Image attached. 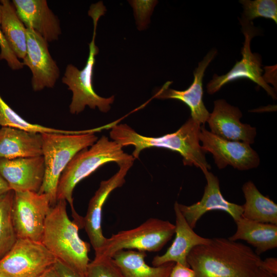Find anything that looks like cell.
I'll return each instance as SVG.
<instances>
[{"mask_svg": "<svg viewBox=\"0 0 277 277\" xmlns=\"http://www.w3.org/2000/svg\"><path fill=\"white\" fill-rule=\"evenodd\" d=\"M207 184L201 200L191 205L178 204L179 208L190 226L194 229L198 221L206 213L220 210L229 214L235 222L242 217V205L227 201L222 195L218 178L207 171L204 173Z\"/></svg>", "mask_w": 277, "mask_h": 277, "instance_id": "obj_16", "label": "cell"}, {"mask_svg": "<svg viewBox=\"0 0 277 277\" xmlns=\"http://www.w3.org/2000/svg\"><path fill=\"white\" fill-rule=\"evenodd\" d=\"M133 162L122 164L119 166V170L115 174L109 179L102 181L89 202L83 224L95 252L102 248L106 240L103 234L102 228L103 206L110 194L125 183V176Z\"/></svg>", "mask_w": 277, "mask_h": 277, "instance_id": "obj_13", "label": "cell"}, {"mask_svg": "<svg viewBox=\"0 0 277 277\" xmlns=\"http://www.w3.org/2000/svg\"><path fill=\"white\" fill-rule=\"evenodd\" d=\"M0 126L23 130L27 132L44 133L74 134L75 131L57 129L26 121L14 111L0 94Z\"/></svg>", "mask_w": 277, "mask_h": 277, "instance_id": "obj_26", "label": "cell"}, {"mask_svg": "<svg viewBox=\"0 0 277 277\" xmlns=\"http://www.w3.org/2000/svg\"><path fill=\"white\" fill-rule=\"evenodd\" d=\"M51 207L46 194L14 191L11 216L17 238L41 242L45 220Z\"/></svg>", "mask_w": 277, "mask_h": 277, "instance_id": "obj_8", "label": "cell"}, {"mask_svg": "<svg viewBox=\"0 0 277 277\" xmlns=\"http://www.w3.org/2000/svg\"><path fill=\"white\" fill-rule=\"evenodd\" d=\"M243 12L242 17L245 20L252 21L259 17L272 19L277 24L276 0H241Z\"/></svg>", "mask_w": 277, "mask_h": 277, "instance_id": "obj_27", "label": "cell"}, {"mask_svg": "<svg viewBox=\"0 0 277 277\" xmlns=\"http://www.w3.org/2000/svg\"><path fill=\"white\" fill-rule=\"evenodd\" d=\"M48 42L33 30L27 28V51L22 62L31 71L34 91L54 87L60 70L49 50Z\"/></svg>", "mask_w": 277, "mask_h": 277, "instance_id": "obj_12", "label": "cell"}, {"mask_svg": "<svg viewBox=\"0 0 277 277\" xmlns=\"http://www.w3.org/2000/svg\"><path fill=\"white\" fill-rule=\"evenodd\" d=\"M203 150L211 153L218 168L228 165L239 170H247L257 167L260 158L250 145L220 137L207 130L201 125L199 134Z\"/></svg>", "mask_w": 277, "mask_h": 277, "instance_id": "obj_11", "label": "cell"}, {"mask_svg": "<svg viewBox=\"0 0 277 277\" xmlns=\"http://www.w3.org/2000/svg\"><path fill=\"white\" fill-rule=\"evenodd\" d=\"M102 129H90L78 134H42L45 175L38 192L48 196L51 207L57 202V186L63 172L76 154L96 142L98 137L94 133Z\"/></svg>", "mask_w": 277, "mask_h": 277, "instance_id": "obj_5", "label": "cell"}, {"mask_svg": "<svg viewBox=\"0 0 277 277\" xmlns=\"http://www.w3.org/2000/svg\"><path fill=\"white\" fill-rule=\"evenodd\" d=\"M191 117L175 132L159 137H148L137 133L127 124H114L110 131L112 140L122 147L133 146L132 155L138 157L146 148L159 147L179 153L185 166H194L203 173L211 169L206 159L205 152L200 144L201 126Z\"/></svg>", "mask_w": 277, "mask_h": 277, "instance_id": "obj_2", "label": "cell"}, {"mask_svg": "<svg viewBox=\"0 0 277 277\" xmlns=\"http://www.w3.org/2000/svg\"><path fill=\"white\" fill-rule=\"evenodd\" d=\"M0 174L14 191L38 192L45 175L43 156L0 159Z\"/></svg>", "mask_w": 277, "mask_h": 277, "instance_id": "obj_17", "label": "cell"}, {"mask_svg": "<svg viewBox=\"0 0 277 277\" xmlns=\"http://www.w3.org/2000/svg\"><path fill=\"white\" fill-rule=\"evenodd\" d=\"M103 13L95 9L89 13L93 19L94 29L92 39L89 46V53L85 67L79 70L73 65H67L62 82L72 92V96L69 105L70 112L78 114L85 109L86 106L92 109L97 108L104 113L110 110L111 105L113 103L114 96L103 97L99 96L93 87V75L95 56L98 53V48L95 44V37L97 22Z\"/></svg>", "mask_w": 277, "mask_h": 277, "instance_id": "obj_6", "label": "cell"}, {"mask_svg": "<svg viewBox=\"0 0 277 277\" xmlns=\"http://www.w3.org/2000/svg\"><path fill=\"white\" fill-rule=\"evenodd\" d=\"M11 190L9 184L0 174V196Z\"/></svg>", "mask_w": 277, "mask_h": 277, "instance_id": "obj_35", "label": "cell"}, {"mask_svg": "<svg viewBox=\"0 0 277 277\" xmlns=\"http://www.w3.org/2000/svg\"><path fill=\"white\" fill-rule=\"evenodd\" d=\"M134 160L132 155L125 153L118 143L102 136L89 148H85L76 154L68 164L59 180L57 201L65 200L68 202L73 221L82 226L83 217L76 213L73 206V192L76 185L104 164L114 162L120 166L134 162Z\"/></svg>", "mask_w": 277, "mask_h": 277, "instance_id": "obj_4", "label": "cell"}, {"mask_svg": "<svg viewBox=\"0 0 277 277\" xmlns=\"http://www.w3.org/2000/svg\"><path fill=\"white\" fill-rule=\"evenodd\" d=\"M217 53L216 50H210L199 63L193 72L194 80L186 90H177L169 88L172 82H166L156 93L154 97L159 99H175L188 106L191 111V117L202 125L209 117L210 113L206 109L203 101V80L205 70Z\"/></svg>", "mask_w": 277, "mask_h": 277, "instance_id": "obj_15", "label": "cell"}, {"mask_svg": "<svg viewBox=\"0 0 277 277\" xmlns=\"http://www.w3.org/2000/svg\"><path fill=\"white\" fill-rule=\"evenodd\" d=\"M236 230L228 239L233 241L244 240L261 254L276 248L277 225L251 221L243 217L235 222Z\"/></svg>", "mask_w": 277, "mask_h": 277, "instance_id": "obj_21", "label": "cell"}, {"mask_svg": "<svg viewBox=\"0 0 277 277\" xmlns=\"http://www.w3.org/2000/svg\"><path fill=\"white\" fill-rule=\"evenodd\" d=\"M245 203L242 205V216L255 222L277 225V205L263 195L252 181L242 187Z\"/></svg>", "mask_w": 277, "mask_h": 277, "instance_id": "obj_23", "label": "cell"}, {"mask_svg": "<svg viewBox=\"0 0 277 277\" xmlns=\"http://www.w3.org/2000/svg\"><path fill=\"white\" fill-rule=\"evenodd\" d=\"M175 232V225L168 221L150 218L140 226L123 230L106 238L102 248L95 252L96 258H112L124 250L138 251H160Z\"/></svg>", "mask_w": 277, "mask_h": 277, "instance_id": "obj_7", "label": "cell"}, {"mask_svg": "<svg viewBox=\"0 0 277 277\" xmlns=\"http://www.w3.org/2000/svg\"><path fill=\"white\" fill-rule=\"evenodd\" d=\"M169 277H194V272L189 267L175 263Z\"/></svg>", "mask_w": 277, "mask_h": 277, "instance_id": "obj_32", "label": "cell"}, {"mask_svg": "<svg viewBox=\"0 0 277 277\" xmlns=\"http://www.w3.org/2000/svg\"><path fill=\"white\" fill-rule=\"evenodd\" d=\"M256 277H277V276L271 274L261 269H259L257 272Z\"/></svg>", "mask_w": 277, "mask_h": 277, "instance_id": "obj_36", "label": "cell"}, {"mask_svg": "<svg viewBox=\"0 0 277 277\" xmlns=\"http://www.w3.org/2000/svg\"><path fill=\"white\" fill-rule=\"evenodd\" d=\"M145 252L124 250L116 252L112 259L124 277H169L174 263L159 266L148 265L145 261Z\"/></svg>", "mask_w": 277, "mask_h": 277, "instance_id": "obj_22", "label": "cell"}, {"mask_svg": "<svg viewBox=\"0 0 277 277\" xmlns=\"http://www.w3.org/2000/svg\"><path fill=\"white\" fill-rule=\"evenodd\" d=\"M38 277H61L53 265L47 268Z\"/></svg>", "mask_w": 277, "mask_h": 277, "instance_id": "obj_34", "label": "cell"}, {"mask_svg": "<svg viewBox=\"0 0 277 277\" xmlns=\"http://www.w3.org/2000/svg\"><path fill=\"white\" fill-rule=\"evenodd\" d=\"M56 260L42 242L17 239L0 260V271L10 277H38Z\"/></svg>", "mask_w": 277, "mask_h": 277, "instance_id": "obj_10", "label": "cell"}, {"mask_svg": "<svg viewBox=\"0 0 277 277\" xmlns=\"http://www.w3.org/2000/svg\"><path fill=\"white\" fill-rule=\"evenodd\" d=\"M177 201L174 204L175 238L165 253L153 258L152 261L153 266L172 262L189 267L187 257L191 250L196 246L207 244L210 241V239L201 236L194 231L180 210Z\"/></svg>", "mask_w": 277, "mask_h": 277, "instance_id": "obj_19", "label": "cell"}, {"mask_svg": "<svg viewBox=\"0 0 277 277\" xmlns=\"http://www.w3.org/2000/svg\"><path fill=\"white\" fill-rule=\"evenodd\" d=\"M42 155V134L2 127L0 128V159Z\"/></svg>", "mask_w": 277, "mask_h": 277, "instance_id": "obj_20", "label": "cell"}, {"mask_svg": "<svg viewBox=\"0 0 277 277\" xmlns=\"http://www.w3.org/2000/svg\"><path fill=\"white\" fill-rule=\"evenodd\" d=\"M239 21L242 26V32L245 37L241 50L242 58L240 61H237L232 68L225 74L221 76L214 74L207 84V93L213 94L227 83L246 78L262 87L273 99H276V92L262 75L260 55L252 53L250 49L251 41L258 34V30L253 26L252 22L247 21L242 17L239 18Z\"/></svg>", "mask_w": 277, "mask_h": 277, "instance_id": "obj_9", "label": "cell"}, {"mask_svg": "<svg viewBox=\"0 0 277 277\" xmlns=\"http://www.w3.org/2000/svg\"><path fill=\"white\" fill-rule=\"evenodd\" d=\"M0 277H10V276L4 273L3 272L0 271Z\"/></svg>", "mask_w": 277, "mask_h": 277, "instance_id": "obj_37", "label": "cell"}, {"mask_svg": "<svg viewBox=\"0 0 277 277\" xmlns=\"http://www.w3.org/2000/svg\"><path fill=\"white\" fill-rule=\"evenodd\" d=\"M1 28L11 50L19 59L23 60L27 51V28L19 18L9 0H1Z\"/></svg>", "mask_w": 277, "mask_h": 277, "instance_id": "obj_24", "label": "cell"}, {"mask_svg": "<svg viewBox=\"0 0 277 277\" xmlns=\"http://www.w3.org/2000/svg\"><path fill=\"white\" fill-rule=\"evenodd\" d=\"M2 7L0 3V61L6 62L8 66L13 70H19L24 67L22 62L16 56L9 46L1 28Z\"/></svg>", "mask_w": 277, "mask_h": 277, "instance_id": "obj_30", "label": "cell"}, {"mask_svg": "<svg viewBox=\"0 0 277 277\" xmlns=\"http://www.w3.org/2000/svg\"><path fill=\"white\" fill-rule=\"evenodd\" d=\"M17 14L26 28L33 30L47 42L58 40L60 21L46 0H12Z\"/></svg>", "mask_w": 277, "mask_h": 277, "instance_id": "obj_18", "label": "cell"}, {"mask_svg": "<svg viewBox=\"0 0 277 277\" xmlns=\"http://www.w3.org/2000/svg\"><path fill=\"white\" fill-rule=\"evenodd\" d=\"M13 195L14 191L11 190L0 196V260L17 240L11 216Z\"/></svg>", "mask_w": 277, "mask_h": 277, "instance_id": "obj_25", "label": "cell"}, {"mask_svg": "<svg viewBox=\"0 0 277 277\" xmlns=\"http://www.w3.org/2000/svg\"><path fill=\"white\" fill-rule=\"evenodd\" d=\"M262 260L249 246L224 238L196 246L187 257L194 277H256Z\"/></svg>", "mask_w": 277, "mask_h": 277, "instance_id": "obj_1", "label": "cell"}, {"mask_svg": "<svg viewBox=\"0 0 277 277\" xmlns=\"http://www.w3.org/2000/svg\"><path fill=\"white\" fill-rule=\"evenodd\" d=\"M53 266L61 277H87L57 259Z\"/></svg>", "mask_w": 277, "mask_h": 277, "instance_id": "obj_31", "label": "cell"}, {"mask_svg": "<svg viewBox=\"0 0 277 277\" xmlns=\"http://www.w3.org/2000/svg\"><path fill=\"white\" fill-rule=\"evenodd\" d=\"M129 2L133 9L138 29L140 30L145 29L150 22V17L157 1L135 0Z\"/></svg>", "mask_w": 277, "mask_h": 277, "instance_id": "obj_29", "label": "cell"}, {"mask_svg": "<svg viewBox=\"0 0 277 277\" xmlns=\"http://www.w3.org/2000/svg\"><path fill=\"white\" fill-rule=\"evenodd\" d=\"M87 277H124L112 258H96L89 262Z\"/></svg>", "mask_w": 277, "mask_h": 277, "instance_id": "obj_28", "label": "cell"}, {"mask_svg": "<svg viewBox=\"0 0 277 277\" xmlns=\"http://www.w3.org/2000/svg\"><path fill=\"white\" fill-rule=\"evenodd\" d=\"M66 206L67 201L60 200L51 207L41 242L56 259L86 276L90 244L80 238V226L70 220Z\"/></svg>", "mask_w": 277, "mask_h": 277, "instance_id": "obj_3", "label": "cell"}, {"mask_svg": "<svg viewBox=\"0 0 277 277\" xmlns=\"http://www.w3.org/2000/svg\"><path fill=\"white\" fill-rule=\"evenodd\" d=\"M242 113L239 108L224 100L214 102L213 110L207 121L210 132L224 139L249 145L254 142L256 128L240 121Z\"/></svg>", "mask_w": 277, "mask_h": 277, "instance_id": "obj_14", "label": "cell"}, {"mask_svg": "<svg viewBox=\"0 0 277 277\" xmlns=\"http://www.w3.org/2000/svg\"><path fill=\"white\" fill-rule=\"evenodd\" d=\"M260 269L277 276V259L276 258H268L262 260Z\"/></svg>", "mask_w": 277, "mask_h": 277, "instance_id": "obj_33", "label": "cell"}]
</instances>
